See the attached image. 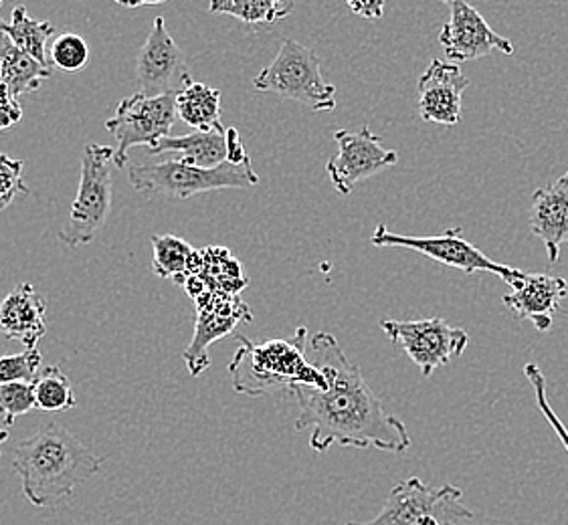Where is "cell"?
Wrapping results in <instances>:
<instances>
[{
  "label": "cell",
  "instance_id": "20",
  "mask_svg": "<svg viewBox=\"0 0 568 525\" xmlns=\"http://www.w3.org/2000/svg\"><path fill=\"white\" fill-rule=\"evenodd\" d=\"M194 275L205 284L206 291L216 296L237 297L250 284L241 262L223 247H206L199 251Z\"/></svg>",
  "mask_w": 568,
  "mask_h": 525
},
{
  "label": "cell",
  "instance_id": "1",
  "mask_svg": "<svg viewBox=\"0 0 568 525\" xmlns=\"http://www.w3.org/2000/svg\"><path fill=\"white\" fill-rule=\"evenodd\" d=\"M307 362L326 378V389L296 387L300 402L296 431L312 429L310 449L326 453L329 446L376 449L405 453L410 449L405 423L383 406L366 384L361 368L344 354L341 343L326 331L310 336Z\"/></svg>",
  "mask_w": 568,
  "mask_h": 525
},
{
  "label": "cell",
  "instance_id": "29",
  "mask_svg": "<svg viewBox=\"0 0 568 525\" xmlns=\"http://www.w3.org/2000/svg\"><path fill=\"white\" fill-rule=\"evenodd\" d=\"M33 384L14 382V384H0V416L4 426H12L19 416L34 411Z\"/></svg>",
  "mask_w": 568,
  "mask_h": 525
},
{
  "label": "cell",
  "instance_id": "16",
  "mask_svg": "<svg viewBox=\"0 0 568 525\" xmlns=\"http://www.w3.org/2000/svg\"><path fill=\"white\" fill-rule=\"evenodd\" d=\"M567 296L568 281L565 277L524 274L523 284L501 297V301L516 318L532 321L538 331H548L555 323V311Z\"/></svg>",
  "mask_w": 568,
  "mask_h": 525
},
{
  "label": "cell",
  "instance_id": "36",
  "mask_svg": "<svg viewBox=\"0 0 568 525\" xmlns=\"http://www.w3.org/2000/svg\"><path fill=\"white\" fill-rule=\"evenodd\" d=\"M7 441H9V433H7V431H0V445L7 443ZM0 455H2V453H0Z\"/></svg>",
  "mask_w": 568,
  "mask_h": 525
},
{
  "label": "cell",
  "instance_id": "6",
  "mask_svg": "<svg viewBox=\"0 0 568 525\" xmlns=\"http://www.w3.org/2000/svg\"><path fill=\"white\" fill-rule=\"evenodd\" d=\"M114 148L88 144L81 156V178L78 196L71 205L68 220L59 230V240L71 249L90 245L102 233L114 203Z\"/></svg>",
  "mask_w": 568,
  "mask_h": 525
},
{
  "label": "cell",
  "instance_id": "15",
  "mask_svg": "<svg viewBox=\"0 0 568 525\" xmlns=\"http://www.w3.org/2000/svg\"><path fill=\"white\" fill-rule=\"evenodd\" d=\"M469 83L471 81L462 71V65L433 59L417 83L420 120L442 126H457L462 122V103Z\"/></svg>",
  "mask_w": 568,
  "mask_h": 525
},
{
  "label": "cell",
  "instance_id": "21",
  "mask_svg": "<svg viewBox=\"0 0 568 525\" xmlns=\"http://www.w3.org/2000/svg\"><path fill=\"white\" fill-rule=\"evenodd\" d=\"M0 78L9 95L19 100L24 93L37 92L51 78V69L17 49L11 41H4L0 45Z\"/></svg>",
  "mask_w": 568,
  "mask_h": 525
},
{
  "label": "cell",
  "instance_id": "26",
  "mask_svg": "<svg viewBox=\"0 0 568 525\" xmlns=\"http://www.w3.org/2000/svg\"><path fill=\"white\" fill-rule=\"evenodd\" d=\"M33 390L34 404L39 411H71L78 404L71 380L58 366H49L45 372H41L33 382Z\"/></svg>",
  "mask_w": 568,
  "mask_h": 525
},
{
  "label": "cell",
  "instance_id": "14",
  "mask_svg": "<svg viewBox=\"0 0 568 525\" xmlns=\"http://www.w3.org/2000/svg\"><path fill=\"white\" fill-rule=\"evenodd\" d=\"M194 306H196L194 338L191 346L184 350V362L189 366L191 377L199 378L203 377V372L211 366V358H209L211 343L229 336L241 321L253 320V316L240 297L216 296L211 291L199 297Z\"/></svg>",
  "mask_w": 568,
  "mask_h": 525
},
{
  "label": "cell",
  "instance_id": "5",
  "mask_svg": "<svg viewBox=\"0 0 568 525\" xmlns=\"http://www.w3.org/2000/svg\"><path fill=\"white\" fill-rule=\"evenodd\" d=\"M253 87L302 103L316 114L336 110V87L322 75L316 51L294 39H285L272 63L255 75Z\"/></svg>",
  "mask_w": 568,
  "mask_h": 525
},
{
  "label": "cell",
  "instance_id": "7",
  "mask_svg": "<svg viewBox=\"0 0 568 525\" xmlns=\"http://www.w3.org/2000/svg\"><path fill=\"white\" fill-rule=\"evenodd\" d=\"M462 500L464 492L455 485L433 490L419 477H409L390 490L376 517L346 525H462L474 517Z\"/></svg>",
  "mask_w": 568,
  "mask_h": 525
},
{
  "label": "cell",
  "instance_id": "27",
  "mask_svg": "<svg viewBox=\"0 0 568 525\" xmlns=\"http://www.w3.org/2000/svg\"><path fill=\"white\" fill-rule=\"evenodd\" d=\"M49 58L55 68L65 73H78L90 63V45L81 34L68 31L59 34L49 47Z\"/></svg>",
  "mask_w": 568,
  "mask_h": 525
},
{
  "label": "cell",
  "instance_id": "33",
  "mask_svg": "<svg viewBox=\"0 0 568 525\" xmlns=\"http://www.w3.org/2000/svg\"><path fill=\"white\" fill-rule=\"evenodd\" d=\"M251 161L247 156V152L243 148V142H241L240 132L237 127H227V162L229 164H245Z\"/></svg>",
  "mask_w": 568,
  "mask_h": 525
},
{
  "label": "cell",
  "instance_id": "35",
  "mask_svg": "<svg viewBox=\"0 0 568 525\" xmlns=\"http://www.w3.org/2000/svg\"><path fill=\"white\" fill-rule=\"evenodd\" d=\"M4 97H11V95H9V92H7L4 83H2V78H0V100H4Z\"/></svg>",
  "mask_w": 568,
  "mask_h": 525
},
{
  "label": "cell",
  "instance_id": "30",
  "mask_svg": "<svg viewBox=\"0 0 568 525\" xmlns=\"http://www.w3.org/2000/svg\"><path fill=\"white\" fill-rule=\"evenodd\" d=\"M23 161H14L0 152V210L11 205L17 195H31L23 183Z\"/></svg>",
  "mask_w": 568,
  "mask_h": 525
},
{
  "label": "cell",
  "instance_id": "9",
  "mask_svg": "<svg viewBox=\"0 0 568 525\" xmlns=\"http://www.w3.org/2000/svg\"><path fill=\"white\" fill-rule=\"evenodd\" d=\"M176 95L149 97L142 92L125 97L115 107V114L105 122V130L114 136V166L124 168L128 152L134 146H156L162 137L171 136L176 122Z\"/></svg>",
  "mask_w": 568,
  "mask_h": 525
},
{
  "label": "cell",
  "instance_id": "37",
  "mask_svg": "<svg viewBox=\"0 0 568 525\" xmlns=\"http://www.w3.org/2000/svg\"><path fill=\"white\" fill-rule=\"evenodd\" d=\"M0 9H2V2H0Z\"/></svg>",
  "mask_w": 568,
  "mask_h": 525
},
{
  "label": "cell",
  "instance_id": "11",
  "mask_svg": "<svg viewBox=\"0 0 568 525\" xmlns=\"http://www.w3.org/2000/svg\"><path fill=\"white\" fill-rule=\"evenodd\" d=\"M334 140L338 144V154L326 162V172L338 195L348 196L356 184L397 166V152L383 148V137L373 134L368 126L358 132L338 130Z\"/></svg>",
  "mask_w": 568,
  "mask_h": 525
},
{
  "label": "cell",
  "instance_id": "18",
  "mask_svg": "<svg viewBox=\"0 0 568 525\" xmlns=\"http://www.w3.org/2000/svg\"><path fill=\"white\" fill-rule=\"evenodd\" d=\"M45 299L31 284H21L0 301V331L7 340L21 342L24 350H31L45 338Z\"/></svg>",
  "mask_w": 568,
  "mask_h": 525
},
{
  "label": "cell",
  "instance_id": "2",
  "mask_svg": "<svg viewBox=\"0 0 568 525\" xmlns=\"http://www.w3.org/2000/svg\"><path fill=\"white\" fill-rule=\"evenodd\" d=\"M103 459L95 457L75 434L51 423L14 449L12 469L21 477L23 495L34 507H49L95 477Z\"/></svg>",
  "mask_w": 568,
  "mask_h": 525
},
{
  "label": "cell",
  "instance_id": "13",
  "mask_svg": "<svg viewBox=\"0 0 568 525\" xmlns=\"http://www.w3.org/2000/svg\"><path fill=\"white\" fill-rule=\"evenodd\" d=\"M449 21L439 33V43L445 49V58L455 65L466 61L486 58L494 51L504 55L514 53V45L506 37L496 33L478 9L464 0H449Z\"/></svg>",
  "mask_w": 568,
  "mask_h": 525
},
{
  "label": "cell",
  "instance_id": "34",
  "mask_svg": "<svg viewBox=\"0 0 568 525\" xmlns=\"http://www.w3.org/2000/svg\"><path fill=\"white\" fill-rule=\"evenodd\" d=\"M351 11L361 17V19H381L385 12V2L383 0H364V2H348Z\"/></svg>",
  "mask_w": 568,
  "mask_h": 525
},
{
  "label": "cell",
  "instance_id": "24",
  "mask_svg": "<svg viewBox=\"0 0 568 525\" xmlns=\"http://www.w3.org/2000/svg\"><path fill=\"white\" fill-rule=\"evenodd\" d=\"M0 33L11 41L12 45L21 49L27 55L47 65V43L53 34V24L47 21H34L24 7H17L9 23L0 21Z\"/></svg>",
  "mask_w": 568,
  "mask_h": 525
},
{
  "label": "cell",
  "instance_id": "25",
  "mask_svg": "<svg viewBox=\"0 0 568 525\" xmlns=\"http://www.w3.org/2000/svg\"><path fill=\"white\" fill-rule=\"evenodd\" d=\"M296 9L290 0H215L209 11L235 17L250 27L282 21Z\"/></svg>",
  "mask_w": 568,
  "mask_h": 525
},
{
  "label": "cell",
  "instance_id": "19",
  "mask_svg": "<svg viewBox=\"0 0 568 525\" xmlns=\"http://www.w3.org/2000/svg\"><path fill=\"white\" fill-rule=\"evenodd\" d=\"M150 154H164V152H181L179 161L186 166H196L213 171L227 162V127L215 130H193L186 136H166L160 140L156 146L149 148Z\"/></svg>",
  "mask_w": 568,
  "mask_h": 525
},
{
  "label": "cell",
  "instance_id": "22",
  "mask_svg": "<svg viewBox=\"0 0 568 525\" xmlns=\"http://www.w3.org/2000/svg\"><path fill=\"white\" fill-rule=\"evenodd\" d=\"M199 251L191 243L174 235L152 237V269L162 279H172L184 286L186 279L196 271Z\"/></svg>",
  "mask_w": 568,
  "mask_h": 525
},
{
  "label": "cell",
  "instance_id": "4",
  "mask_svg": "<svg viewBox=\"0 0 568 525\" xmlns=\"http://www.w3.org/2000/svg\"><path fill=\"white\" fill-rule=\"evenodd\" d=\"M128 181L138 193L184 200L211 191L253 188L260 184V176L253 171L251 161L240 166L225 162L213 171L186 166L181 161H166L154 162V164H130Z\"/></svg>",
  "mask_w": 568,
  "mask_h": 525
},
{
  "label": "cell",
  "instance_id": "17",
  "mask_svg": "<svg viewBox=\"0 0 568 525\" xmlns=\"http://www.w3.org/2000/svg\"><path fill=\"white\" fill-rule=\"evenodd\" d=\"M530 229L545 245L548 261L557 262L560 247L568 245V172L532 196Z\"/></svg>",
  "mask_w": 568,
  "mask_h": 525
},
{
  "label": "cell",
  "instance_id": "10",
  "mask_svg": "<svg viewBox=\"0 0 568 525\" xmlns=\"http://www.w3.org/2000/svg\"><path fill=\"white\" fill-rule=\"evenodd\" d=\"M381 330L387 333L393 346L409 356L420 374L432 377L442 366H447L457 356L464 354L469 343L466 330L455 328L444 318L415 321H381Z\"/></svg>",
  "mask_w": 568,
  "mask_h": 525
},
{
  "label": "cell",
  "instance_id": "12",
  "mask_svg": "<svg viewBox=\"0 0 568 525\" xmlns=\"http://www.w3.org/2000/svg\"><path fill=\"white\" fill-rule=\"evenodd\" d=\"M136 75L140 92L149 97L179 95L193 81L186 59L162 17L154 19L146 43L138 51Z\"/></svg>",
  "mask_w": 568,
  "mask_h": 525
},
{
  "label": "cell",
  "instance_id": "23",
  "mask_svg": "<svg viewBox=\"0 0 568 525\" xmlns=\"http://www.w3.org/2000/svg\"><path fill=\"white\" fill-rule=\"evenodd\" d=\"M176 114L193 130H215L221 126V92L201 81H191L176 95Z\"/></svg>",
  "mask_w": 568,
  "mask_h": 525
},
{
  "label": "cell",
  "instance_id": "3",
  "mask_svg": "<svg viewBox=\"0 0 568 525\" xmlns=\"http://www.w3.org/2000/svg\"><path fill=\"white\" fill-rule=\"evenodd\" d=\"M237 354L229 366L235 392L245 397H263L292 392L296 387L326 389V378L307 362V328H297L292 340H267L253 343L240 336Z\"/></svg>",
  "mask_w": 568,
  "mask_h": 525
},
{
  "label": "cell",
  "instance_id": "28",
  "mask_svg": "<svg viewBox=\"0 0 568 525\" xmlns=\"http://www.w3.org/2000/svg\"><path fill=\"white\" fill-rule=\"evenodd\" d=\"M43 362V356L39 348L24 350L21 354L0 356V384H14V382H27L33 384L37 377L41 374L39 368Z\"/></svg>",
  "mask_w": 568,
  "mask_h": 525
},
{
  "label": "cell",
  "instance_id": "31",
  "mask_svg": "<svg viewBox=\"0 0 568 525\" xmlns=\"http://www.w3.org/2000/svg\"><path fill=\"white\" fill-rule=\"evenodd\" d=\"M524 374H526L528 382H530V384H532V389H535L536 404H538V409L542 411V414L546 416V421H548V424L552 426V431L557 433L558 439H560V443L565 445L568 453L567 426H565L562 421L558 419L557 412L552 411L550 402L546 399V378L545 374H542V370L530 362V364L524 366Z\"/></svg>",
  "mask_w": 568,
  "mask_h": 525
},
{
  "label": "cell",
  "instance_id": "32",
  "mask_svg": "<svg viewBox=\"0 0 568 525\" xmlns=\"http://www.w3.org/2000/svg\"><path fill=\"white\" fill-rule=\"evenodd\" d=\"M23 120V107L19 100L4 97L0 100V132H9Z\"/></svg>",
  "mask_w": 568,
  "mask_h": 525
},
{
  "label": "cell",
  "instance_id": "8",
  "mask_svg": "<svg viewBox=\"0 0 568 525\" xmlns=\"http://www.w3.org/2000/svg\"><path fill=\"white\" fill-rule=\"evenodd\" d=\"M371 243L375 247H397V249L419 253L432 261L459 269L462 274L474 275L481 271V274L498 275L511 289L523 284L524 271L491 261L486 253L479 251L476 245L464 239L462 227H452L445 230L444 235H435V237H410V235L390 233L385 225H378Z\"/></svg>",
  "mask_w": 568,
  "mask_h": 525
}]
</instances>
